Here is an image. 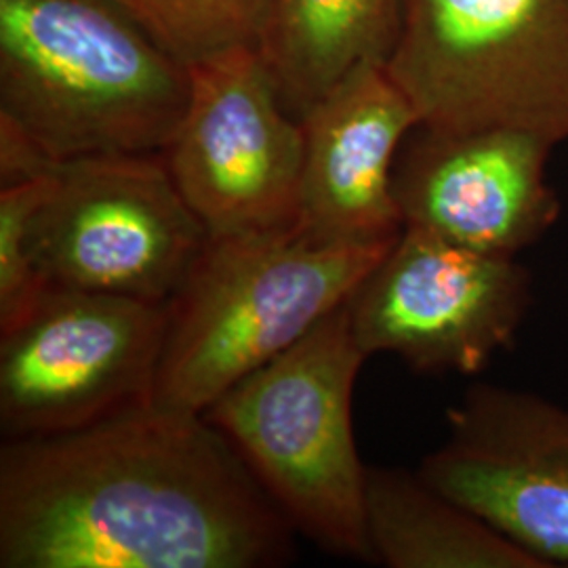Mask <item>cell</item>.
<instances>
[{"instance_id":"1","label":"cell","mask_w":568,"mask_h":568,"mask_svg":"<svg viewBox=\"0 0 568 568\" xmlns=\"http://www.w3.org/2000/svg\"><path fill=\"white\" fill-rule=\"evenodd\" d=\"M295 528L203 413L150 405L0 448L2 568H270Z\"/></svg>"},{"instance_id":"2","label":"cell","mask_w":568,"mask_h":568,"mask_svg":"<svg viewBox=\"0 0 568 568\" xmlns=\"http://www.w3.org/2000/svg\"><path fill=\"white\" fill-rule=\"evenodd\" d=\"M190 68L126 0H0V116L55 163L163 154Z\"/></svg>"},{"instance_id":"3","label":"cell","mask_w":568,"mask_h":568,"mask_svg":"<svg viewBox=\"0 0 568 568\" xmlns=\"http://www.w3.org/2000/svg\"><path fill=\"white\" fill-rule=\"evenodd\" d=\"M396 241H331L300 224L209 234L166 304L154 403L204 413L344 305Z\"/></svg>"},{"instance_id":"4","label":"cell","mask_w":568,"mask_h":568,"mask_svg":"<svg viewBox=\"0 0 568 568\" xmlns=\"http://www.w3.org/2000/svg\"><path fill=\"white\" fill-rule=\"evenodd\" d=\"M366 358L345 302L203 415L239 450L295 532L331 554L373 562L366 466L352 427V396Z\"/></svg>"},{"instance_id":"5","label":"cell","mask_w":568,"mask_h":568,"mask_svg":"<svg viewBox=\"0 0 568 568\" xmlns=\"http://www.w3.org/2000/svg\"><path fill=\"white\" fill-rule=\"evenodd\" d=\"M386 68L419 126L568 142V0H406Z\"/></svg>"},{"instance_id":"6","label":"cell","mask_w":568,"mask_h":568,"mask_svg":"<svg viewBox=\"0 0 568 568\" xmlns=\"http://www.w3.org/2000/svg\"><path fill=\"white\" fill-rule=\"evenodd\" d=\"M166 304L51 286L0 333L4 440L95 426L154 403Z\"/></svg>"},{"instance_id":"7","label":"cell","mask_w":568,"mask_h":568,"mask_svg":"<svg viewBox=\"0 0 568 568\" xmlns=\"http://www.w3.org/2000/svg\"><path fill=\"white\" fill-rule=\"evenodd\" d=\"M209 230L185 203L163 154L61 163L32 222V246L51 286L169 304Z\"/></svg>"},{"instance_id":"8","label":"cell","mask_w":568,"mask_h":568,"mask_svg":"<svg viewBox=\"0 0 568 568\" xmlns=\"http://www.w3.org/2000/svg\"><path fill=\"white\" fill-rule=\"evenodd\" d=\"M530 305L532 276L516 257L405 227L347 312L366 356L396 354L427 375H476L514 345Z\"/></svg>"},{"instance_id":"9","label":"cell","mask_w":568,"mask_h":568,"mask_svg":"<svg viewBox=\"0 0 568 568\" xmlns=\"http://www.w3.org/2000/svg\"><path fill=\"white\" fill-rule=\"evenodd\" d=\"M187 68V108L163 152L185 203L209 234L297 224L304 124L284 108L257 47Z\"/></svg>"},{"instance_id":"10","label":"cell","mask_w":568,"mask_h":568,"mask_svg":"<svg viewBox=\"0 0 568 568\" xmlns=\"http://www.w3.org/2000/svg\"><path fill=\"white\" fill-rule=\"evenodd\" d=\"M447 438L419 474L546 568L568 567V410L476 384L447 410Z\"/></svg>"},{"instance_id":"11","label":"cell","mask_w":568,"mask_h":568,"mask_svg":"<svg viewBox=\"0 0 568 568\" xmlns=\"http://www.w3.org/2000/svg\"><path fill=\"white\" fill-rule=\"evenodd\" d=\"M554 148L516 129H413L394 163L403 224L480 253L516 257L560 217L562 204L548 182Z\"/></svg>"},{"instance_id":"12","label":"cell","mask_w":568,"mask_h":568,"mask_svg":"<svg viewBox=\"0 0 568 568\" xmlns=\"http://www.w3.org/2000/svg\"><path fill=\"white\" fill-rule=\"evenodd\" d=\"M302 124L297 224L331 241H396L405 224L394 199V163L419 119L386 65L354 70Z\"/></svg>"},{"instance_id":"13","label":"cell","mask_w":568,"mask_h":568,"mask_svg":"<svg viewBox=\"0 0 568 568\" xmlns=\"http://www.w3.org/2000/svg\"><path fill=\"white\" fill-rule=\"evenodd\" d=\"M406 0H265L257 53L284 108L302 121L363 65H386Z\"/></svg>"},{"instance_id":"14","label":"cell","mask_w":568,"mask_h":568,"mask_svg":"<svg viewBox=\"0 0 568 568\" xmlns=\"http://www.w3.org/2000/svg\"><path fill=\"white\" fill-rule=\"evenodd\" d=\"M373 560L389 568H546L419 471L366 467Z\"/></svg>"},{"instance_id":"15","label":"cell","mask_w":568,"mask_h":568,"mask_svg":"<svg viewBox=\"0 0 568 568\" xmlns=\"http://www.w3.org/2000/svg\"><path fill=\"white\" fill-rule=\"evenodd\" d=\"M185 65L234 47H257L265 0H126Z\"/></svg>"},{"instance_id":"16","label":"cell","mask_w":568,"mask_h":568,"mask_svg":"<svg viewBox=\"0 0 568 568\" xmlns=\"http://www.w3.org/2000/svg\"><path fill=\"white\" fill-rule=\"evenodd\" d=\"M55 183V171L0 187V333L11 331L51 288L32 246V222Z\"/></svg>"},{"instance_id":"17","label":"cell","mask_w":568,"mask_h":568,"mask_svg":"<svg viewBox=\"0 0 568 568\" xmlns=\"http://www.w3.org/2000/svg\"><path fill=\"white\" fill-rule=\"evenodd\" d=\"M58 166L21 126L0 116V187L51 175Z\"/></svg>"}]
</instances>
